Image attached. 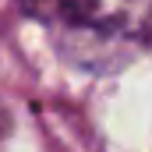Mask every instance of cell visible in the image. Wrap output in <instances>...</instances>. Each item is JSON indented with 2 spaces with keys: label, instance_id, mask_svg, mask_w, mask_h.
<instances>
[{
  "label": "cell",
  "instance_id": "1",
  "mask_svg": "<svg viewBox=\"0 0 152 152\" xmlns=\"http://www.w3.org/2000/svg\"><path fill=\"white\" fill-rule=\"evenodd\" d=\"M36 21L81 42L145 46L152 0H18Z\"/></svg>",
  "mask_w": 152,
  "mask_h": 152
},
{
  "label": "cell",
  "instance_id": "2",
  "mask_svg": "<svg viewBox=\"0 0 152 152\" xmlns=\"http://www.w3.org/2000/svg\"><path fill=\"white\" fill-rule=\"evenodd\" d=\"M7 127H11V117H7V110H4V103H0V138L7 134Z\"/></svg>",
  "mask_w": 152,
  "mask_h": 152
}]
</instances>
